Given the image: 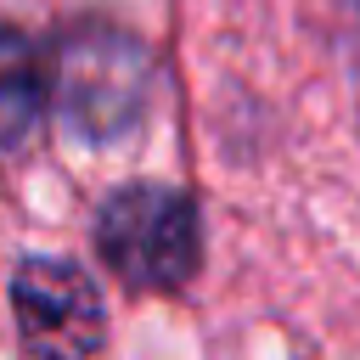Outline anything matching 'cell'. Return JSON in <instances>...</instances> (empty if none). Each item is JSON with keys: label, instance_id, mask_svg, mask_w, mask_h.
Segmentation results:
<instances>
[{"label": "cell", "instance_id": "cell-3", "mask_svg": "<svg viewBox=\"0 0 360 360\" xmlns=\"http://www.w3.org/2000/svg\"><path fill=\"white\" fill-rule=\"evenodd\" d=\"M11 309L17 338L34 360H90L107 338L101 292L73 259H22L11 270Z\"/></svg>", "mask_w": 360, "mask_h": 360}, {"label": "cell", "instance_id": "cell-4", "mask_svg": "<svg viewBox=\"0 0 360 360\" xmlns=\"http://www.w3.org/2000/svg\"><path fill=\"white\" fill-rule=\"evenodd\" d=\"M45 112V62L39 45L17 28L0 22V152H17Z\"/></svg>", "mask_w": 360, "mask_h": 360}, {"label": "cell", "instance_id": "cell-1", "mask_svg": "<svg viewBox=\"0 0 360 360\" xmlns=\"http://www.w3.org/2000/svg\"><path fill=\"white\" fill-rule=\"evenodd\" d=\"M152 90L146 45L101 17H84L62 34L56 51V107L84 141H118L141 124Z\"/></svg>", "mask_w": 360, "mask_h": 360}, {"label": "cell", "instance_id": "cell-2", "mask_svg": "<svg viewBox=\"0 0 360 360\" xmlns=\"http://www.w3.org/2000/svg\"><path fill=\"white\" fill-rule=\"evenodd\" d=\"M96 248L124 287L169 292V287L191 281V270L202 259V225H197V208L186 191L141 180L101 202Z\"/></svg>", "mask_w": 360, "mask_h": 360}]
</instances>
